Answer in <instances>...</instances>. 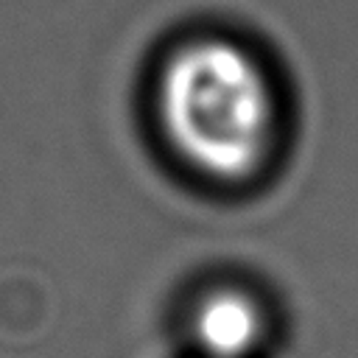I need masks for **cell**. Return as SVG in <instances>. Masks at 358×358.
Masks as SVG:
<instances>
[{"instance_id": "cell-1", "label": "cell", "mask_w": 358, "mask_h": 358, "mask_svg": "<svg viewBox=\"0 0 358 358\" xmlns=\"http://www.w3.org/2000/svg\"><path fill=\"white\" fill-rule=\"evenodd\" d=\"M154 115L168 151L215 185L257 179L277 151L274 78L229 36H193L168 53L154 84Z\"/></svg>"}, {"instance_id": "cell-2", "label": "cell", "mask_w": 358, "mask_h": 358, "mask_svg": "<svg viewBox=\"0 0 358 358\" xmlns=\"http://www.w3.org/2000/svg\"><path fill=\"white\" fill-rule=\"evenodd\" d=\"M179 333L190 358H263L274 344L277 316L255 285L213 280L187 296Z\"/></svg>"}]
</instances>
